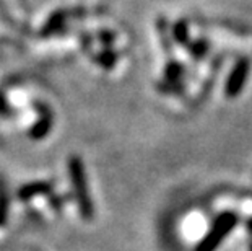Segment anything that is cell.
<instances>
[{"label": "cell", "mask_w": 252, "mask_h": 251, "mask_svg": "<svg viewBox=\"0 0 252 251\" xmlns=\"http://www.w3.org/2000/svg\"><path fill=\"white\" fill-rule=\"evenodd\" d=\"M249 251H252V245H251V250H249Z\"/></svg>", "instance_id": "cell-7"}, {"label": "cell", "mask_w": 252, "mask_h": 251, "mask_svg": "<svg viewBox=\"0 0 252 251\" xmlns=\"http://www.w3.org/2000/svg\"><path fill=\"white\" fill-rule=\"evenodd\" d=\"M7 113H8V106L5 103L3 97L0 95V114H7Z\"/></svg>", "instance_id": "cell-5"}, {"label": "cell", "mask_w": 252, "mask_h": 251, "mask_svg": "<svg viewBox=\"0 0 252 251\" xmlns=\"http://www.w3.org/2000/svg\"><path fill=\"white\" fill-rule=\"evenodd\" d=\"M236 222H238V218H236L234 214H223V215H220L212 228V232L198 245L195 251H215L218 245L221 243V240L224 238V235L233 230Z\"/></svg>", "instance_id": "cell-1"}, {"label": "cell", "mask_w": 252, "mask_h": 251, "mask_svg": "<svg viewBox=\"0 0 252 251\" xmlns=\"http://www.w3.org/2000/svg\"><path fill=\"white\" fill-rule=\"evenodd\" d=\"M249 232L252 233V220H251V223H249Z\"/></svg>", "instance_id": "cell-6"}, {"label": "cell", "mask_w": 252, "mask_h": 251, "mask_svg": "<svg viewBox=\"0 0 252 251\" xmlns=\"http://www.w3.org/2000/svg\"><path fill=\"white\" fill-rule=\"evenodd\" d=\"M51 189H52V186L49 183H30L23 186V188H20L17 196L20 201H30L39 194H47Z\"/></svg>", "instance_id": "cell-2"}, {"label": "cell", "mask_w": 252, "mask_h": 251, "mask_svg": "<svg viewBox=\"0 0 252 251\" xmlns=\"http://www.w3.org/2000/svg\"><path fill=\"white\" fill-rule=\"evenodd\" d=\"M37 109L41 111V121L33 126L30 136L34 137V139H41L47 134V131H49V127H51V114H49V111H47L46 106H42V105H37Z\"/></svg>", "instance_id": "cell-3"}, {"label": "cell", "mask_w": 252, "mask_h": 251, "mask_svg": "<svg viewBox=\"0 0 252 251\" xmlns=\"http://www.w3.org/2000/svg\"><path fill=\"white\" fill-rule=\"evenodd\" d=\"M8 217V199L3 194V191H0V227L7 222Z\"/></svg>", "instance_id": "cell-4"}]
</instances>
